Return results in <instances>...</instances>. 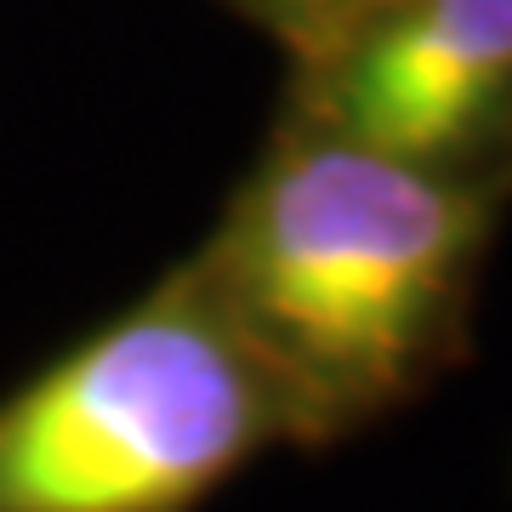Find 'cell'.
Segmentation results:
<instances>
[{"mask_svg":"<svg viewBox=\"0 0 512 512\" xmlns=\"http://www.w3.org/2000/svg\"><path fill=\"white\" fill-rule=\"evenodd\" d=\"M512 80V0H410L353 52L336 120L359 148L433 160Z\"/></svg>","mask_w":512,"mask_h":512,"instance_id":"obj_3","label":"cell"},{"mask_svg":"<svg viewBox=\"0 0 512 512\" xmlns=\"http://www.w3.org/2000/svg\"><path fill=\"white\" fill-rule=\"evenodd\" d=\"M291 410L217 296H148L0 399V512H194Z\"/></svg>","mask_w":512,"mask_h":512,"instance_id":"obj_2","label":"cell"},{"mask_svg":"<svg viewBox=\"0 0 512 512\" xmlns=\"http://www.w3.org/2000/svg\"><path fill=\"white\" fill-rule=\"evenodd\" d=\"M478 211L416 160L302 148L239 211L200 279L274 376L291 433L399 404L456 330Z\"/></svg>","mask_w":512,"mask_h":512,"instance_id":"obj_1","label":"cell"}]
</instances>
